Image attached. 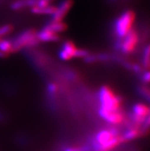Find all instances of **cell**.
<instances>
[{
    "label": "cell",
    "mask_w": 150,
    "mask_h": 151,
    "mask_svg": "<svg viewBox=\"0 0 150 151\" xmlns=\"http://www.w3.org/2000/svg\"><path fill=\"white\" fill-rule=\"evenodd\" d=\"M99 98L101 105L100 108L102 109L110 111H120L121 99L109 87L103 86L100 88Z\"/></svg>",
    "instance_id": "cell-1"
},
{
    "label": "cell",
    "mask_w": 150,
    "mask_h": 151,
    "mask_svg": "<svg viewBox=\"0 0 150 151\" xmlns=\"http://www.w3.org/2000/svg\"><path fill=\"white\" fill-rule=\"evenodd\" d=\"M135 18V13L131 10L125 11L118 18L115 25V30L118 37L123 38L133 30Z\"/></svg>",
    "instance_id": "cell-2"
},
{
    "label": "cell",
    "mask_w": 150,
    "mask_h": 151,
    "mask_svg": "<svg viewBox=\"0 0 150 151\" xmlns=\"http://www.w3.org/2000/svg\"><path fill=\"white\" fill-rule=\"evenodd\" d=\"M39 41L37 38V33L32 29L25 31L15 38L12 42L13 52H16L24 47H32L36 45Z\"/></svg>",
    "instance_id": "cell-3"
},
{
    "label": "cell",
    "mask_w": 150,
    "mask_h": 151,
    "mask_svg": "<svg viewBox=\"0 0 150 151\" xmlns=\"http://www.w3.org/2000/svg\"><path fill=\"white\" fill-rule=\"evenodd\" d=\"M123 42H120V48L122 52L126 54H129L135 50L138 42H139V35L136 31L132 30L129 32L125 37H123Z\"/></svg>",
    "instance_id": "cell-4"
},
{
    "label": "cell",
    "mask_w": 150,
    "mask_h": 151,
    "mask_svg": "<svg viewBox=\"0 0 150 151\" xmlns=\"http://www.w3.org/2000/svg\"><path fill=\"white\" fill-rule=\"evenodd\" d=\"M149 116V107L144 104L138 103L133 106L132 120L136 124H141Z\"/></svg>",
    "instance_id": "cell-5"
},
{
    "label": "cell",
    "mask_w": 150,
    "mask_h": 151,
    "mask_svg": "<svg viewBox=\"0 0 150 151\" xmlns=\"http://www.w3.org/2000/svg\"><path fill=\"white\" fill-rule=\"evenodd\" d=\"M99 114L100 117L103 120H105L106 122L113 125L120 124L125 119L123 114L120 111H110L100 108Z\"/></svg>",
    "instance_id": "cell-6"
},
{
    "label": "cell",
    "mask_w": 150,
    "mask_h": 151,
    "mask_svg": "<svg viewBox=\"0 0 150 151\" xmlns=\"http://www.w3.org/2000/svg\"><path fill=\"white\" fill-rule=\"evenodd\" d=\"M120 135L119 130L116 128H112L110 130H103L100 131L96 136L95 144L97 146H103L110 141L115 136Z\"/></svg>",
    "instance_id": "cell-7"
},
{
    "label": "cell",
    "mask_w": 150,
    "mask_h": 151,
    "mask_svg": "<svg viewBox=\"0 0 150 151\" xmlns=\"http://www.w3.org/2000/svg\"><path fill=\"white\" fill-rule=\"evenodd\" d=\"M72 0H64L58 7L56 8V11L52 15V21H62L64 17L67 14L70 8L72 7Z\"/></svg>",
    "instance_id": "cell-8"
},
{
    "label": "cell",
    "mask_w": 150,
    "mask_h": 151,
    "mask_svg": "<svg viewBox=\"0 0 150 151\" xmlns=\"http://www.w3.org/2000/svg\"><path fill=\"white\" fill-rule=\"evenodd\" d=\"M77 49L78 48L74 45L73 42L67 41L63 45L62 49L59 53V57L64 61H68L75 57Z\"/></svg>",
    "instance_id": "cell-9"
},
{
    "label": "cell",
    "mask_w": 150,
    "mask_h": 151,
    "mask_svg": "<svg viewBox=\"0 0 150 151\" xmlns=\"http://www.w3.org/2000/svg\"><path fill=\"white\" fill-rule=\"evenodd\" d=\"M37 38L39 42H57L59 39L58 34L53 32L47 28L42 29L40 32L37 33Z\"/></svg>",
    "instance_id": "cell-10"
},
{
    "label": "cell",
    "mask_w": 150,
    "mask_h": 151,
    "mask_svg": "<svg viewBox=\"0 0 150 151\" xmlns=\"http://www.w3.org/2000/svg\"><path fill=\"white\" fill-rule=\"evenodd\" d=\"M55 6H50L45 7H38V6H33L32 7V12L34 14H41V15H53L56 11Z\"/></svg>",
    "instance_id": "cell-11"
},
{
    "label": "cell",
    "mask_w": 150,
    "mask_h": 151,
    "mask_svg": "<svg viewBox=\"0 0 150 151\" xmlns=\"http://www.w3.org/2000/svg\"><path fill=\"white\" fill-rule=\"evenodd\" d=\"M45 28H47V29H49V30L52 31L53 32L58 34V33L63 32H65V31L66 30L67 25L66 24L63 22L62 21H52V22L48 24V25H46Z\"/></svg>",
    "instance_id": "cell-12"
},
{
    "label": "cell",
    "mask_w": 150,
    "mask_h": 151,
    "mask_svg": "<svg viewBox=\"0 0 150 151\" xmlns=\"http://www.w3.org/2000/svg\"><path fill=\"white\" fill-rule=\"evenodd\" d=\"M0 51H2L5 54L8 55L10 52H13V45L12 42L6 39L0 38Z\"/></svg>",
    "instance_id": "cell-13"
},
{
    "label": "cell",
    "mask_w": 150,
    "mask_h": 151,
    "mask_svg": "<svg viewBox=\"0 0 150 151\" xmlns=\"http://www.w3.org/2000/svg\"><path fill=\"white\" fill-rule=\"evenodd\" d=\"M139 130L137 128L134 127V128H131L128 130L126 132H125V134L122 136L123 137V141H126V140H131L136 138L137 137H139Z\"/></svg>",
    "instance_id": "cell-14"
},
{
    "label": "cell",
    "mask_w": 150,
    "mask_h": 151,
    "mask_svg": "<svg viewBox=\"0 0 150 151\" xmlns=\"http://www.w3.org/2000/svg\"><path fill=\"white\" fill-rule=\"evenodd\" d=\"M27 6H29L28 0H17L11 4V7L13 10H20Z\"/></svg>",
    "instance_id": "cell-15"
},
{
    "label": "cell",
    "mask_w": 150,
    "mask_h": 151,
    "mask_svg": "<svg viewBox=\"0 0 150 151\" xmlns=\"http://www.w3.org/2000/svg\"><path fill=\"white\" fill-rule=\"evenodd\" d=\"M149 45H147L143 52V65L146 69L149 68Z\"/></svg>",
    "instance_id": "cell-16"
},
{
    "label": "cell",
    "mask_w": 150,
    "mask_h": 151,
    "mask_svg": "<svg viewBox=\"0 0 150 151\" xmlns=\"http://www.w3.org/2000/svg\"><path fill=\"white\" fill-rule=\"evenodd\" d=\"M13 28L10 25H5L0 27V37L5 36L12 32Z\"/></svg>",
    "instance_id": "cell-17"
},
{
    "label": "cell",
    "mask_w": 150,
    "mask_h": 151,
    "mask_svg": "<svg viewBox=\"0 0 150 151\" xmlns=\"http://www.w3.org/2000/svg\"><path fill=\"white\" fill-rule=\"evenodd\" d=\"M89 55L88 52L84 49H80V48H78L77 49L76 54H75V57L78 58H86Z\"/></svg>",
    "instance_id": "cell-18"
},
{
    "label": "cell",
    "mask_w": 150,
    "mask_h": 151,
    "mask_svg": "<svg viewBox=\"0 0 150 151\" xmlns=\"http://www.w3.org/2000/svg\"><path fill=\"white\" fill-rule=\"evenodd\" d=\"M48 91L51 93V94H55V93H57V89H58V88H57V84H50L49 85H48Z\"/></svg>",
    "instance_id": "cell-19"
},
{
    "label": "cell",
    "mask_w": 150,
    "mask_h": 151,
    "mask_svg": "<svg viewBox=\"0 0 150 151\" xmlns=\"http://www.w3.org/2000/svg\"><path fill=\"white\" fill-rule=\"evenodd\" d=\"M48 5H50V2H48V0H38L35 6H38V7H45V6H48Z\"/></svg>",
    "instance_id": "cell-20"
},
{
    "label": "cell",
    "mask_w": 150,
    "mask_h": 151,
    "mask_svg": "<svg viewBox=\"0 0 150 151\" xmlns=\"http://www.w3.org/2000/svg\"><path fill=\"white\" fill-rule=\"evenodd\" d=\"M65 151H88V150L84 147H67Z\"/></svg>",
    "instance_id": "cell-21"
},
{
    "label": "cell",
    "mask_w": 150,
    "mask_h": 151,
    "mask_svg": "<svg viewBox=\"0 0 150 151\" xmlns=\"http://www.w3.org/2000/svg\"><path fill=\"white\" fill-rule=\"evenodd\" d=\"M143 80H144L145 82L149 83L150 81V73L149 71H147L145 73L144 75H143Z\"/></svg>",
    "instance_id": "cell-22"
},
{
    "label": "cell",
    "mask_w": 150,
    "mask_h": 151,
    "mask_svg": "<svg viewBox=\"0 0 150 151\" xmlns=\"http://www.w3.org/2000/svg\"><path fill=\"white\" fill-rule=\"evenodd\" d=\"M6 55H7L6 54H5L4 52H2V51H0V58H4V57H6Z\"/></svg>",
    "instance_id": "cell-23"
},
{
    "label": "cell",
    "mask_w": 150,
    "mask_h": 151,
    "mask_svg": "<svg viewBox=\"0 0 150 151\" xmlns=\"http://www.w3.org/2000/svg\"><path fill=\"white\" fill-rule=\"evenodd\" d=\"M48 1L50 2H51V1H52V0H48Z\"/></svg>",
    "instance_id": "cell-24"
}]
</instances>
